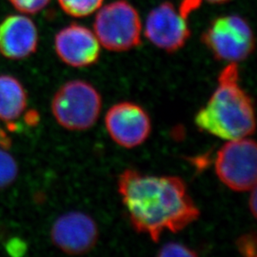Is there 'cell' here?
Segmentation results:
<instances>
[{"label": "cell", "instance_id": "cell-14", "mask_svg": "<svg viewBox=\"0 0 257 257\" xmlns=\"http://www.w3.org/2000/svg\"><path fill=\"white\" fill-rule=\"evenodd\" d=\"M0 146V190L13 183L19 174V167L14 156Z\"/></svg>", "mask_w": 257, "mask_h": 257}, {"label": "cell", "instance_id": "cell-20", "mask_svg": "<svg viewBox=\"0 0 257 257\" xmlns=\"http://www.w3.org/2000/svg\"><path fill=\"white\" fill-rule=\"evenodd\" d=\"M205 1H207L208 3H211V4H214V5H222V4L229 3L231 0H205Z\"/></svg>", "mask_w": 257, "mask_h": 257}, {"label": "cell", "instance_id": "cell-10", "mask_svg": "<svg viewBox=\"0 0 257 257\" xmlns=\"http://www.w3.org/2000/svg\"><path fill=\"white\" fill-rule=\"evenodd\" d=\"M55 51L63 63L80 69L97 63L101 46L90 28L71 23L55 35Z\"/></svg>", "mask_w": 257, "mask_h": 257}, {"label": "cell", "instance_id": "cell-15", "mask_svg": "<svg viewBox=\"0 0 257 257\" xmlns=\"http://www.w3.org/2000/svg\"><path fill=\"white\" fill-rule=\"evenodd\" d=\"M12 6L21 14L36 15L45 9L51 0H8Z\"/></svg>", "mask_w": 257, "mask_h": 257}, {"label": "cell", "instance_id": "cell-8", "mask_svg": "<svg viewBox=\"0 0 257 257\" xmlns=\"http://www.w3.org/2000/svg\"><path fill=\"white\" fill-rule=\"evenodd\" d=\"M105 126L110 138L125 149L142 145L152 132V121L147 111L130 101L111 106L105 116Z\"/></svg>", "mask_w": 257, "mask_h": 257}, {"label": "cell", "instance_id": "cell-16", "mask_svg": "<svg viewBox=\"0 0 257 257\" xmlns=\"http://www.w3.org/2000/svg\"><path fill=\"white\" fill-rule=\"evenodd\" d=\"M158 256H196L197 252L193 249L185 246L183 244L178 243H168L160 248L157 253Z\"/></svg>", "mask_w": 257, "mask_h": 257}, {"label": "cell", "instance_id": "cell-19", "mask_svg": "<svg viewBox=\"0 0 257 257\" xmlns=\"http://www.w3.org/2000/svg\"><path fill=\"white\" fill-rule=\"evenodd\" d=\"M11 141L7 135L3 132V130L0 127V146L4 148H9Z\"/></svg>", "mask_w": 257, "mask_h": 257}, {"label": "cell", "instance_id": "cell-17", "mask_svg": "<svg viewBox=\"0 0 257 257\" xmlns=\"http://www.w3.org/2000/svg\"><path fill=\"white\" fill-rule=\"evenodd\" d=\"M236 247L239 252L247 257L256 255V235L254 232L243 234L236 240Z\"/></svg>", "mask_w": 257, "mask_h": 257}, {"label": "cell", "instance_id": "cell-7", "mask_svg": "<svg viewBox=\"0 0 257 257\" xmlns=\"http://www.w3.org/2000/svg\"><path fill=\"white\" fill-rule=\"evenodd\" d=\"M143 32L154 46L171 54L181 50L192 36L188 18L170 1H164L150 11Z\"/></svg>", "mask_w": 257, "mask_h": 257}, {"label": "cell", "instance_id": "cell-13", "mask_svg": "<svg viewBox=\"0 0 257 257\" xmlns=\"http://www.w3.org/2000/svg\"><path fill=\"white\" fill-rule=\"evenodd\" d=\"M66 15L74 19H84L95 14L104 4V0H57Z\"/></svg>", "mask_w": 257, "mask_h": 257}, {"label": "cell", "instance_id": "cell-12", "mask_svg": "<svg viewBox=\"0 0 257 257\" xmlns=\"http://www.w3.org/2000/svg\"><path fill=\"white\" fill-rule=\"evenodd\" d=\"M27 104V93L23 85L12 75H0V120L11 122L19 119Z\"/></svg>", "mask_w": 257, "mask_h": 257}, {"label": "cell", "instance_id": "cell-6", "mask_svg": "<svg viewBox=\"0 0 257 257\" xmlns=\"http://www.w3.org/2000/svg\"><path fill=\"white\" fill-rule=\"evenodd\" d=\"M256 143L248 138L228 140L215 157V174L231 191L245 193L256 187Z\"/></svg>", "mask_w": 257, "mask_h": 257}, {"label": "cell", "instance_id": "cell-4", "mask_svg": "<svg viewBox=\"0 0 257 257\" xmlns=\"http://www.w3.org/2000/svg\"><path fill=\"white\" fill-rule=\"evenodd\" d=\"M51 108L61 127L74 132L86 131L92 128L100 115L101 95L91 83L71 80L55 92Z\"/></svg>", "mask_w": 257, "mask_h": 257}, {"label": "cell", "instance_id": "cell-9", "mask_svg": "<svg viewBox=\"0 0 257 257\" xmlns=\"http://www.w3.org/2000/svg\"><path fill=\"white\" fill-rule=\"evenodd\" d=\"M99 236L96 222L82 211H70L53 224L51 237L55 246L65 253L85 254L95 247Z\"/></svg>", "mask_w": 257, "mask_h": 257}, {"label": "cell", "instance_id": "cell-18", "mask_svg": "<svg viewBox=\"0 0 257 257\" xmlns=\"http://www.w3.org/2000/svg\"><path fill=\"white\" fill-rule=\"evenodd\" d=\"M249 192H250V196L248 200L249 211L253 215V217H256V187L251 189Z\"/></svg>", "mask_w": 257, "mask_h": 257}, {"label": "cell", "instance_id": "cell-1", "mask_svg": "<svg viewBox=\"0 0 257 257\" xmlns=\"http://www.w3.org/2000/svg\"><path fill=\"white\" fill-rule=\"evenodd\" d=\"M117 186L133 228L154 242L165 231L183 230L200 215L178 176L148 175L127 169L119 175Z\"/></svg>", "mask_w": 257, "mask_h": 257}, {"label": "cell", "instance_id": "cell-11", "mask_svg": "<svg viewBox=\"0 0 257 257\" xmlns=\"http://www.w3.org/2000/svg\"><path fill=\"white\" fill-rule=\"evenodd\" d=\"M38 30L23 15L9 16L0 23V54L11 60H21L37 52Z\"/></svg>", "mask_w": 257, "mask_h": 257}, {"label": "cell", "instance_id": "cell-3", "mask_svg": "<svg viewBox=\"0 0 257 257\" xmlns=\"http://www.w3.org/2000/svg\"><path fill=\"white\" fill-rule=\"evenodd\" d=\"M92 31L104 49L124 53L141 44L143 23L131 2L114 0L95 13Z\"/></svg>", "mask_w": 257, "mask_h": 257}, {"label": "cell", "instance_id": "cell-5", "mask_svg": "<svg viewBox=\"0 0 257 257\" xmlns=\"http://www.w3.org/2000/svg\"><path fill=\"white\" fill-rule=\"evenodd\" d=\"M201 41L215 59L227 63L246 60L255 47L252 28L247 19L236 14L212 19L203 32Z\"/></svg>", "mask_w": 257, "mask_h": 257}, {"label": "cell", "instance_id": "cell-2", "mask_svg": "<svg viewBox=\"0 0 257 257\" xmlns=\"http://www.w3.org/2000/svg\"><path fill=\"white\" fill-rule=\"evenodd\" d=\"M239 80L238 63H228L210 99L195 114L194 123L200 131L227 141L254 133L253 103Z\"/></svg>", "mask_w": 257, "mask_h": 257}]
</instances>
